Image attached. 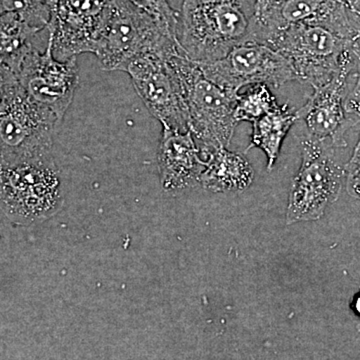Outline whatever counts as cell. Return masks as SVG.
Listing matches in <instances>:
<instances>
[{
  "label": "cell",
  "instance_id": "1",
  "mask_svg": "<svg viewBox=\"0 0 360 360\" xmlns=\"http://www.w3.org/2000/svg\"><path fill=\"white\" fill-rule=\"evenodd\" d=\"M179 41L196 63H210L234 47L257 42V0H184Z\"/></svg>",
  "mask_w": 360,
  "mask_h": 360
},
{
  "label": "cell",
  "instance_id": "2",
  "mask_svg": "<svg viewBox=\"0 0 360 360\" xmlns=\"http://www.w3.org/2000/svg\"><path fill=\"white\" fill-rule=\"evenodd\" d=\"M359 40L328 26L297 23L274 33L265 44L288 61L296 80L314 89L354 65Z\"/></svg>",
  "mask_w": 360,
  "mask_h": 360
},
{
  "label": "cell",
  "instance_id": "3",
  "mask_svg": "<svg viewBox=\"0 0 360 360\" xmlns=\"http://www.w3.org/2000/svg\"><path fill=\"white\" fill-rule=\"evenodd\" d=\"M168 61L181 85L191 131L200 142L198 148H227L238 124L234 111L239 94L208 79L184 51L170 54Z\"/></svg>",
  "mask_w": 360,
  "mask_h": 360
},
{
  "label": "cell",
  "instance_id": "4",
  "mask_svg": "<svg viewBox=\"0 0 360 360\" xmlns=\"http://www.w3.org/2000/svg\"><path fill=\"white\" fill-rule=\"evenodd\" d=\"M58 123L56 115L28 96L13 75L0 101V160L20 163L52 156Z\"/></svg>",
  "mask_w": 360,
  "mask_h": 360
},
{
  "label": "cell",
  "instance_id": "5",
  "mask_svg": "<svg viewBox=\"0 0 360 360\" xmlns=\"http://www.w3.org/2000/svg\"><path fill=\"white\" fill-rule=\"evenodd\" d=\"M179 39L127 0H112L94 54L103 70L127 71L139 56L181 51Z\"/></svg>",
  "mask_w": 360,
  "mask_h": 360
},
{
  "label": "cell",
  "instance_id": "6",
  "mask_svg": "<svg viewBox=\"0 0 360 360\" xmlns=\"http://www.w3.org/2000/svg\"><path fill=\"white\" fill-rule=\"evenodd\" d=\"M63 203L60 176L52 156L20 163L0 160V210L13 224L44 222Z\"/></svg>",
  "mask_w": 360,
  "mask_h": 360
},
{
  "label": "cell",
  "instance_id": "7",
  "mask_svg": "<svg viewBox=\"0 0 360 360\" xmlns=\"http://www.w3.org/2000/svg\"><path fill=\"white\" fill-rule=\"evenodd\" d=\"M326 142L307 136L302 141V165L291 184L286 224L321 219L338 200L345 170L335 161Z\"/></svg>",
  "mask_w": 360,
  "mask_h": 360
},
{
  "label": "cell",
  "instance_id": "8",
  "mask_svg": "<svg viewBox=\"0 0 360 360\" xmlns=\"http://www.w3.org/2000/svg\"><path fill=\"white\" fill-rule=\"evenodd\" d=\"M198 63L208 79L238 94L246 85L264 84L277 89L296 80L295 71L279 52L257 42L234 47L217 60Z\"/></svg>",
  "mask_w": 360,
  "mask_h": 360
},
{
  "label": "cell",
  "instance_id": "9",
  "mask_svg": "<svg viewBox=\"0 0 360 360\" xmlns=\"http://www.w3.org/2000/svg\"><path fill=\"white\" fill-rule=\"evenodd\" d=\"M170 54H143L131 61L125 72L131 77L134 89L149 112L160 120L163 129L187 132L191 130L188 111L179 78L168 61Z\"/></svg>",
  "mask_w": 360,
  "mask_h": 360
},
{
  "label": "cell",
  "instance_id": "10",
  "mask_svg": "<svg viewBox=\"0 0 360 360\" xmlns=\"http://www.w3.org/2000/svg\"><path fill=\"white\" fill-rule=\"evenodd\" d=\"M112 0H54L46 30L54 58L70 60L94 53Z\"/></svg>",
  "mask_w": 360,
  "mask_h": 360
},
{
  "label": "cell",
  "instance_id": "11",
  "mask_svg": "<svg viewBox=\"0 0 360 360\" xmlns=\"http://www.w3.org/2000/svg\"><path fill=\"white\" fill-rule=\"evenodd\" d=\"M16 77L28 96L49 108L59 123L63 122L79 82L77 58L58 60L49 40L42 53L35 47L28 53Z\"/></svg>",
  "mask_w": 360,
  "mask_h": 360
},
{
  "label": "cell",
  "instance_id": "12",
  "mask_svg": "<svg viewBox=\"0 0 360 360\" xmlns=\"http://www.w3.org/2000/svg\"><path fill=\"white\" fill-rule=\"evenodd\" d=\"M354 66L343 68L328 84L314 89L307 103L296 111L297 120L307 124L309 136L335 148L347 146L345 134L359 124L347 115L345 106L348 77Z\"/></svg>",
  "mask_w": 360,
  "mask_h": 360
},
{
  "label": "cell",
  "instance_id": "13",
  "mask_svg": "<svg viewBox=\"0 0 360 360\" xmlns=\"http://www.w3.org/2000/svg\"><path fill=\"white\" fill-rule=\"evenodd\" d=\"M158 160L161 184L168 193H179L200 184L205 162L191 130L162 129Z\"/></svg>",
  "mask_w": 360,
  "mask_h": 360
},
{
  "label": "cell",
  "instance_id": "14",
  "mask_svg": "<svg viewBox=\"0 0 360 360\" xmlns=\"http://www.w3.org/2000/svg\"><path fill=\"white\" fill-rule=\"evenodd\" d=\"M205 168L200 184L215 193L243 191L252 184L255 170L245 156L226 148H200Z\"/></svg>",
  "mask_w": 360,
  "mask_h": 360
},
{
  "label": "cell",
  "instance_id": "15",
  "mask_svg": "<svg viewBox=\"0 0 360 360\" xmlns=\"http://www.w3.org/2000/svg\"><path fill=\"white\" fill-rule=\"evenodd\" d=\"M39 32L18 14L0 13V65L18 77L26 56L34 49L32 39Z\"/></svg>",
  "mask_w": 360,
  "mask_h": 360
},
{
  "label": "cell",
  "instance_id": "16",
  "mask_svg": "<svg viewBox=\"0 0 360 360\" xmlns=\"http://www.w3.org/2000/svg\"><path fill=\"white\" fill-rule=\"evenodd\" d=\"M295 122H297L296 111L290 110L288 103L283 104L278 110L252 123L251 142L246 150L262 149L267 158V170L271 172L284 139Z\"/></svg>",
  "mask_w": 360,
  "mask_h": 360
},
{
  "label": "cell",
  "instance_id": "17",
  "mask_svg": "<svg viewBox=\"0 0 360 360\" xmlns=\"http://www.w3.org/2000/svg\"><path fill=\"white\" fill-rule=\"evenodd\" d=\"M281 106L266 85H251L245 94H239L234 117L238 123H253L267 113L278 110Z\"/></svg>",
  "mask_w": 360,
  "mask_h": 360
},
{
  "label": "cell",
  "instance_id": "18",
  "mask_svg": "<svg viewBox=\"0 0 360 360\" xmlns=\"http://www.w3.org/2000/svg\"><path fill=\"white\" fill-rule=\"evenodd\" d=\"M18 14L28 25L46 30L51 20V7L45 0H0V13Z\"/></svg>",
  "mask_w": 360,
  "mask_h": 360
},
{
  "label": "cell",
  "instance_id": "19",
  "mask_svg": "<svg viewBox=\"0 0 360 360\" xmlns=\"http://www.w3.org/2000/svg\"><path fill=\"white\" fill-rule=\"evenodd\" d=\"M129 4L148 14L162 25L170 34L179 39V13L174 11L167 0H127Z\"/></svg>",
  "mask_w": 360,
  "mask_h": 360
},
{
  "label": "cell",
  "instance_id": "20",
  "mask_svg": "<svg viewBox=\"0 0 360 360\" xmlns=\"http://www.w3.org/2000/svg\"><path fill=\"white\" fill-rule=\"evenodd\" d=\"M352 75L355 78L354 86L348 87L345 97V110L347 115L360 122V45L355 49L354 70Z\"/></svg>",
  "mask_w": 360,
  "mask_h": 360
},
{
  "label": "cell",
  "instance_id": "21",
  "mask_svg": "<svg viewBox=\"0 0 360 360\" xmlns=\"http://www.w3.org/2000/svg\"><path fill=\"white\" fill-rule=\"evenodd\" d=\"M345 174L348 194L360 200V136L354 155L345 167Z\"/></svg>",
  "mask_w": 360,
  "mask_h": 360
},
{
  "label": "cell",
  "instance_id": "22",
  "mask_svg": "<svg viewBox=\"0 0 360 360\" xmlns=\"http://www.w3.org/2000/svg\"><path fill=\"white\" fill-rule=\"evenodd\" d=\"M14 73L11 70H7L4 65H0V101H1L2 96H4V87H6V82H8L9 78L13 77Z\"/></svg>",
  "mask_w": 360,
  "mask_h": 360
},
{
  "label": "cell",
  "instance_id": "23",
  "mask_svg": "<svg viewBox=\"0 0 360 360\" xmlns=\"http://www.w3.org/2000/svg\"><path fill=\"white\" fill-rule=\"evenodd\" d=\"M285 0H257V14Z\"/></svg>",
  "mask_w": 360,
  "mask_h": 360
},
{
  "label": "cell",
  "instance_id": "24",
  "mask_svg": "<svg viewBox=\"0 0 360 360\" xmlns=\"http://www.w3.org/2000/svg\"><path fill=\"white\" fill-rule=\"evenodd\" d=\"M342 1L347 4V6L352 13H354L356 15L359 14L360 11V0H342Z\"/></svg>",
  "mask_w": 360,
  "mask_h": 360
},
{
  "label": "cell",
  "instance_id": "25",
  "mask_svg": "<svg viewBox=\"0 0 360 360\" xmlns=\"http://www.w3.org/2000/svg\"><path fill=\"white\" fill-rule=\"evenodd\" d=\"M355 309L360 314V296L357 297L356 302H355Z\"/></svg>",
  "mask_w": 360,
  "mask_h": 360
},
{
  "label": "cell",
  "instance_id": "26",
  "mask_svg": "<svg viewBox=\"0 0 360 360\" xmlns=\"http://www.w3.org/2000/svg\"><path fill=\"white\" fill-rule=\"evenodd\" d=\"M54 0H45V2H46L47 4H49V6H51L52 2H53Z\"/></svg>",
  "mask_w": 360,
  "mask_h": 360
},
{
  "label": "cell",
  "instance_id": "27",
  "mask_svg": "<svg viewBox=\"0 0 360 360\" xmlns=\"http://www.w3.org/2000/svg\"><path fill=\"white\" fill-rule=\"evenodd\" d=\"M357 15H359V18H360V11H359V14H357Z\"/></svg>",
  "mask_w": 360,
  "mask_h": 360
}]
</instances>
